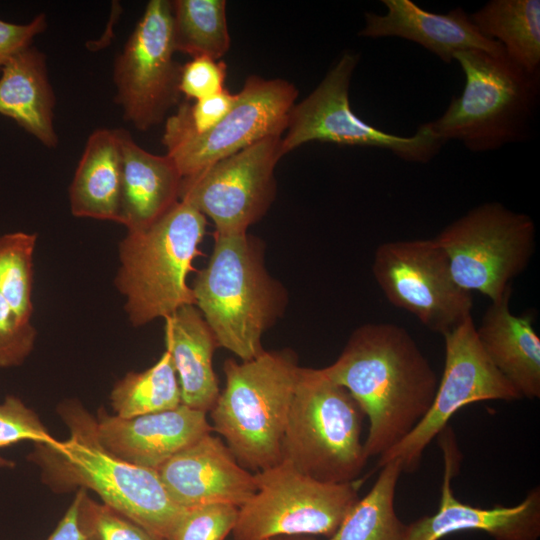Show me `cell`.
<instances>
[{"label":"cell","instance_id":"cell-1","mask_svg":"<svg viewBox=\"0 0 540 540\" xmlns=\"http://www.w3.org/2000/svg\"><path fill=\"white\" fill-rule=\"evenodd\" d=\"M320 370L345 388L368 418V459L381 456L418 425L439 382L409 332L388 322L356 328L336 361Z\"/></svg>","mask_w":540,"mask_h":540},{"label":"cell","instance_id":"cell-2","mask_svg":"<svg viewBox=\"0 0 540 540\" xmlns=\"http://www.w3.org/2000/svg\"><path fill=\"white\" fill-rule=\"evenodd\" d=\"M57 412L68 438L35 444L28 455L40 467L44 483L57 493L90 489L155 537L171 540L185 510L171 500L156 470L130 464L107 450L98 438L96 417L77 399L64 400Z\"/></svg>","mask_w":540,"mask_h":540},{"label":"cell","instance_id":"cell-3","mask_svg":"<svg viewBox=\"0 0 540 540\" xmlns=\"http://www.w3.org/2000/svg\"><path fill=\"white\" fill-rule=\"evenodd\" d=\"M191 288L219 347L241 361L264 351L262 336L287 303L285 289L265 267L261 242L247 232L216 233L208 263Z\"/></svg>","mask_w":540,"mask_h":540},{"label":"cell","instance_id":"cell-4","mask_svg":"<svg viewBox=\"0 0 540 540\" xmlns=\"http://www.w3.org/2000/svg\"><path fill=\"white\" fill-rule=\"evenodd\" d=\"M300 366L293 351L264 350L223 365L225 388L210 410L212 430L237 461L258 472L282 461V442Z\"/></svg>","mask_w":540,"mask_h":540},{"label":"cell","instance_id":"cell-5","mask_svg":"<svg viewBox=\"0 0 540 540\" xmlns=\"http://www.w3.org/2000/svg\"><path fill=\"white\" fill-rule=\"evenodd\" d=\"M206 217L179 201L146 228L127 231L119 244L115 287L134 327L165 318L182 306L194 305L187 277L200 255Z\"/></svg>","mask_w":540,"mask_h":540},{"label":"cell","instance_id":"cell-6","mask_svg":"<svg viewBox=\"0 0 540 540\" xmlns=\"http://www.w3.org/2000/svg\"><path fill=\"white\" fill-rule=\"evenodd\" d=\"M465 86L445 112L428 122L444 143L460 141L472 152L497 150L523 140L539 97V74H531L505 52L472 49L454 55Z\"/></svg>","mask_w":540,"mask_h":540},{"label":"cell","instance_id":"cell-7","mask_svg":"<svg viewBox=\"0 0 540 540\" xmlns=\"http://www.w3.org/2000/svg\"><path fill=\"white\" fill-rule=\"evenodd\" d=\"M364 414L320 369L301 367L282 442V460L327 483L357 479L367 463Z\"/></svg>","mask_w":540,"mask_h":540},{"label":"cell","instance_id":"cell-8","mask_svg":"<svg viewBox=\"0 0 540 540\" xmlns=\"http://www.w3.org/2000/svg\"><path fill=\"white\" fill-rule=\"evenodd\" d=\"M433 239L458 286L496 301L512 290L511 281L530 263L536 227L527 214L489 202L454 220Z\"/></svg>","mask_w":540,"mask_h":540},{"label":"cell","instance_id":"cell-9","mask_svg":"<svg viewBox=\"0 0 540 540\" xmlns=\"http://www.w3.org/2000/svg\"><path fill=\"white\" fill-rule=\"evenodd\" d=\"M255 477L256 491L238 508L234 540L329 538L359 498V482L318 481L284 460L255 472Z\"/></svg>","mask_w":540,"mask_h":540},{"label":"cell","instance_id":"cell-10","mask_svg":"<svg viewBox=\"0 0 540 540\" xmlns=\"http://www.w3.org/2000/svg\"><path fill=\"white\" fill-rule=\"evenodd\" d=\"M358 62L357 53L345 51L318 86L293 105L282 136L283 154L307 142L319 141L380 148L408 162L432 160L445 143L428 123L421 124L411 136H399L372 126L353 112L349 89Z\"/></svg>","mask_w":540,"mask_h":540},{"label":"cell","instance_id":"cell-11","mask_svg":"<svg viewBox=\"0 0 540 540\" xmlns=\"http://www.w3.org/2000/svg\"><path fill=\"white\" fill-rule=\"evenodd\" d=\"M230 111L211 129L195 133L173 116L166 119L162 142L182 177L194 175L268 136L283 135L296 87L283 79L249 76Z\"/></svg>","mask_w":540,"mask_h":540},{"label":"cell","instance_id":"cell-12","mask_svg":"<svg viewBox=\"0 0 540 540\" xmlns=\"http://www.w3.org/2000/svg\"><path fill=\"white\" fill-rule=\"evenodd\" d=\"M372 272L389 303L442 336L472 316V293L454 281L448 259L433 238L380 244Z\"/></svg>","mask_w":540,"mask_h":540},{"label":"cell","instance_id":"cell-13","mask_svg":"<svg viewBox=\"0 0 540 540\" xmlns=\"http://www.w3.org/2000/svg\"><path fill=\"white\" fill-rule=\"evenodd\" d=\"M444 370L433 402L418 425L399 443L379 456L378 466L398 460L403 472L417 470L430 442L462 407L478 401L522 399L495 368L478 340L473 317L443 335Z\"/></svg>","mask_w":540,"mask_h":540},{"label":"cell","instance_id":"cell-14","mask_svg":"<svg viewBox=\"0 0 540 540\" xmlns=\"http://www.w3.org/2000/svg\"><path fill=\"white\" fill-rule=\"evenodd\" d=\"M174 54L171 1L150 0L113 67L115 101L138 130L163 122L178 102L181 66Z\"/></svg>","mask_w":540,"mask_h":540},{"label":"cell","instance_id":"cell-15","mask_svg":"<svg viewBox=\"0 0 540 540\" xmlns=\"http://www.w3.org/2000/svg\"><path fill=\"white\" fill-rule=\"evenodd\" d=\"M282 136H268L202 171L182 177L179 199L210 218L216 233H244L260 220L276 194L275 167Z\"/></svg>","mask_w":540,"mask_h":540},{"label":"cell","instance_id":"cell-16","mask_svg":"<svg viewBox=\"0 0 540 540\" xmlns=\"http://www.w3.org/2000/svg\"><path fill=\"white\" fill-rule=\"evenodd\" d=\"M444 474L437 511L406 525L403 540H440L460 531H483L495 540H539L540 488L531 489L517 505H497L490 509L459 501L451 488L458 471L461 453L452 430L441 433ZM439 434V435H440Z\"/></svg>","mask_w":540,"mask_h":540},{"label":"cell","instance_id":"cell-17","mask_svg":"<svg viewBox=\"0 0 540 540\" xmlns=\"http://www.w3.org/2000/svg\"><path fill=\"white\" fill-rule=\"evenodd\" d=\"M171 500L187 510L203 505L241 507L256 491L255 473L244 468L224 441L211 433L156 470Z\"/></svg>","mask_w":540,"mask_h":540},{"label":"cell","instance_id":"cell-18","mask_svg":"<svg viewBox=\"0 0 540 540\" xmlns=\"http://www.w3.org/2000/svg\"><path fill=\"white\" fill-rule=\"evenodd\" d=\"M206 414L181 404L170 410L121 418L100 408L97 435L102 445L122 460L157 470L213 431Z\"/></svg>","mask_w":540,"mask_h":540},{"label":"cell","instance_id":"cell-19","mask_svg":"<svg viewBox=\"0 0 540 540\" xmlns=\"http://www.w3.org/2000/svg\"><path fill=\"white\" fill-rule=\"evenodd\" d=\"M382 3L386 13H365V25L360 36L399 37L413 41L447 64L454 60L456 53L465 50L477 49L493 54L505 52L499 42L485 37L477 29L462 8L437 14L410 0H383Z\"/></svg>","mask_w":540,"mask_h":540},{"label":"cell","instance_id":"cell-20","mask_svg":"<svg viewBox=\"0 0 540 540\" xmlns=\"http://www.w3.org/2000/svg\"><path fill=\"white\" fill-rule=\"evenodd\" d=\"M121 149L120 224L127 231L148 227L179 201L182 175L165 155L140 147L130 133L118 129Z\"/></svg>","mask_w":540,"mask_h":540},{"label":"cell","instance_id":"cell-21","mask_svg":"<svg viewBox=\"0 0 540 540\" xmlns=\"http://www.w3.org/2000/svg\"><path fill=\"white\" fill-rule=\"evenodd\" d=\"M511 294L490 301L476 333L489 360L520 396L535 399L540 397V338L532 316L510 311Z\"/></svg>","mask_w":540,"mask_h":540},{"label":"cell","instance_id":"cell-22","mask_svg":"<svg viewBox=\"0 0 540 540\" xmlns=\"http://www.w3.org/2000/svg\"><path fill=\"white\" fill-rule=\"evenodd\" d=\"M164 340L176 370L181 404L209 412L219 394L213 355L215 335L195 305H185L164 318Z\"/></svg>","mask_w":540,"mask_h":540},{"label":"cell","instance_id":"cell-23","mask_svg":"<svg viewBox=\"0 0 540 540\" xmlns=\"http://www.w3.org/2000/svg\"><path fill=\"white\" fill-rule=\"evenodd\" d=\"M55 103L45 54L36 47L21 51L1 68L0 114L50 149L59 142L54 127Z\"/></svg>","mask_w":540,"mask_h":540},{"label":"cell","instance_id":"cell-24","mask_svg":"<svg viewBox=\"0 0 540 540\" xmlns=\"http://www.w3.org/2000/svg\"><path fill=\"white\" fill-rule=\"evenodd\" d=\"M120 200L118 129L99 128L89 135L69 186L71 213L120 223Z\"/></svg>","mask_w":540,"mask_h":540},{"label":"cell","instance_id":"cell-25","mask_svg":"<svg viewBox=\"0 0 540 540\" xmlns=\"http://www.w3.org/2000/svg\"><path fill=\"white\" fill-rule=\"evenodd\" d=\"M469 16L485 37L503 46L512 61L528 73L539 74V0H493Z\"/></svg>","mask_w":540,"mask_h":540},{"label":"cell","instance_id":"cell-26","mask_svg":"<svg viewBox=\"0 0 540 540\" xmlns=\"http://www.w3.org/2000/svg\"><path fill=\"white\" fill-rule=\"evenodd\" d=\"M381 468L370 491L358 498L328 540H403L406 525L394 508L402 466L394 459Z\"/></svg>","mask_w":540,"mask_h":540},{"label":"cell","instance_id":"cell-27","mask_svg":"<svg viewBox=\"0 0 540 540\" xmlns=\"http://www.w3.org/2000/svg\"><path fill=\"white\" fill-rule=\"evenodd\" d=\"M175 52L220 60L230 48L224 0L171 1Z\"/></svg>","mask_w":540,"mask_h":540},{"label":"cell","instance_id":"cell-28","mask_svg":"<svg viewBox=\"0 0 540 540\" xmlns=\"http://www.w3.org/2000/svg\"><path fill=\"white\" fill-rule=\"evenodd\" d=\"M114 415L132 418L170 410L181 405V391L170 354L165 350L159 360L142 372H128L110 393Z\"/></svg>","mask_w":540,"mask_h":540},{"label":"cell","instance_id":"cell-29","mask_svg":"<svg viewBox=\"0 0 540 540\" xmlns=\"http://www.w3.org/2000/svg\"><path fill=\"white\" fill-rule=\"evenodd\" d=\"M37 234L23 231L0 235V294L17 316L31 322L33 256Z\"/></svg>","mask_w":540,"mask_h":540},{"label":"cell","instance_id":"cell-30","mask_svg":"<svg viewBox=\"0 0 540 540\" xmlns=\"http://www.w3.org/2000/svg\"><path fill=\"white\" fill-rule=\"evenodd\" d=\"M78 523L86 540H161L112 507L90 498L85 489Z\"/></svg>","mask_w":540,"mask_h":540},{"label":"cell","instance_id":"cell-31","mask_svg":"<svg viewBox=\"0 0 540 540\" xmlns=\"http://www.w3.org/2000/svg\"><path fill=\"white\" fill-rule=\"evenodd\" d=\"M238 508L210 504L187 509L171 540H224L235 526Z\"/></svg>","mask_w":540,"mask_h":540},{"label":"cell","instance_id":"cell-32","mask_svg":"<svg viewBox=\"0 0 540 540\" xmlns=\"http://www.w3.org/2000/svg\"><path fill=\"white\" fill-rule=\"evenodd\" d=\"M21 441L34 444H51L56 439L48 432L39 416L24 402L14 396H6L0 403V448Z\"/></svg>","mask_w":540,"mask_h":540},{"label":"cell","instance_id":"cell-33","mask_svg":"<svg viewBox=\"0 0 540 540\" xmlns=\"http://www.w3.org/2000/svg\"><path fill=\"white\" fill-rule=\"evenodd\" d=\"M36 328L22 321L0 294V369L22 365L34 349Z\"/></svg>","mask_w":540,"mask_h":540},{"label":"cell","instance_id":"cell-34","mask_svg":"<svg viewBox=\"0 0 540 540\" xmlns=\"http://www.w3.org/2000/svg\"><path fill=\"white\" fill-rule=\"evenodd\" d=\"M226 65L223 61L198 56L181 66L179 91L195 101L224 90Z\"/></svg>","mask_w":540,"mask_h":540},{"label":"cell","instance_id":"cell-35","mask_svg":"<svg viewBox=\"0 0 540 540\" xmlns=\"http://www.w3.org/2000/svg\"><path fill=\"white\" fill-rule=\"evenodd\" d=\"M237 94L226 89L212 96L182 103L172 116L187 129L203 133L215 126L233 107Z\"/></svg>","mask_w":540,"mask_h":540},{"label":"cell","instance_id":"cell-36","mask_svg":"<svg viewBox=\"0 0 540 540\" xmlns=\"http://www.w3.org/2000/svg\"><path fill=\"white\" fill-rule=\"evenodd\" d=\"M47 28L44 13L36 15L27 24H15L0 19V68L12 57L32 46L33 39Z\"/></svg>","mask_w":540,"mask_h":540},{"label":"cell","instance_id":"cell-37","mask_svg":"<svg viewBox=\"0 0 540 540\" xmlns=\"http://www.w3.org/2000/svg\"><path fill=\"white\" fill-rule=\"evenodd\" d=\"M81 495L82 489L77 490L73 501L47 540H86L78 523Z\"/></svg>","mask_w":540,"mask_h":540},{"label":"cell","instance_id":"cell-38","mask_svg":"<svg viewBox=\"0 0 540 540\" xmlns=\"http://www.w3.org/2000/svg\"><path fill=\"white\" fill-rule=\"evenodd\" d=\"M268 540H316V539L309 536H281V537H274Z\"/></svg>","mask_w":540,"mask_h":540},{"label":"cell","instance_id":"cell-39","mask_svg":"<svg viewBox=\"0 0 540 540\" xmlns=\"http://www.w3.org/2000/svg\"><path fill=\"white\" fill-rule=\"evenodd\" d=\"M14 466H15L14 461L0 456V468H13Z\"/></svg>","mask_w":540,"mask_h":540}]
</instances>
